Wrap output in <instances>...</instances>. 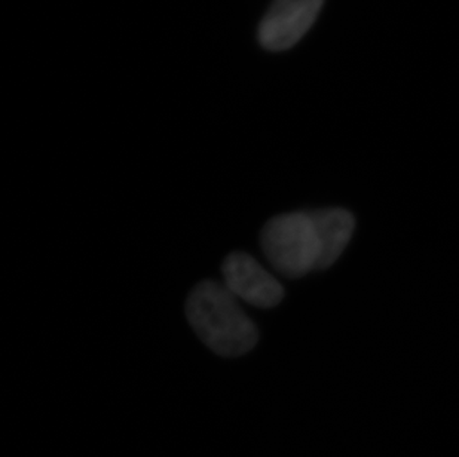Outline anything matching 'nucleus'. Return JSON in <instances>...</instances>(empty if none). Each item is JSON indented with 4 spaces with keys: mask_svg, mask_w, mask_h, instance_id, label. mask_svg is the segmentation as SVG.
<instances>
[{
    "mask_svg": "<svg viewBox=\"0 0 459 457\" xmlns=\"http://www.w3.org/2000/svg\"><path fill=\"white\" fill-rule=\"evenodd\" d=\"M354 228V216L342 208L289 212L264 226L260 246L275 271L295 280L336 263Z\"/></svg>",
    "mask_w": 459,
    "mask_h": 457,
    "instance_id": "obj_1",
    "label": "nucleus"
},
{
    "mask_svg": "<svg viewBox=\"0 0 459 457\" xmlns=\"http://www.w3.org/2000/svg\"><path fill=\"white\" fill-rule=\"evenodd\" d=\"M325 0H273L259 26V42L269 51L295 47L316 22Z\"/></svg>",
    "mask_w": 459,
    "mask_h": 457,
    "instance_id": "obj_3",
    "label": "nucleus"
},
{
    "mask_svg": "<svg viewBox=\"0 0 459 457\" xmlns=\"http://www.w3.org/2000/svg\"><path fill=\"white\" fill-rule=\"evenodd\" d=\"M186 315L201 341L221 357H241L259 341V332L238 298L216 280H203L192 289Z\"/></svg>",
    "mask_w": 459,
    "mask_h": 457,
    "instance_id": "obj_2",
    "label": "nucleus"
},
{
    "mask_svg": "<svg viewBox=\"0 0 459 457\" xmlns=\"http://www.w3.org/2000/svg\"><path fill=\"white\" fill-rule=\"evenodd\" d=\"M223 285L248 305L262 309L277 306L284 297V289L280 280L260 266L259 262L246 253H232L221 266Z\"/></svg>",
    "mask_w": 459,
    "mask_h": 457,
    "instance_id": "obj_4",
    "label": "nucleus"
}]
</instances>
